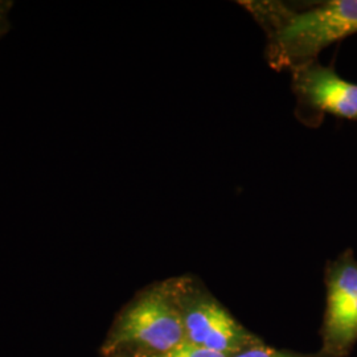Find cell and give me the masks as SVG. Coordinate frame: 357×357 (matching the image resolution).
<instances>
[{
  "mask_svg": "<svg viewBox=\"0 0 357 357\" xmlns=\"http://www.w3.org/2000/svg\"><path fill=\"white\" fill-rule=\"evenodd\" d=\"M266 35V60L289 70L318 60L321 51L357 33V0H327L293 7L283 1H240Z\"/></svg>",
  "mask_w": 357,
  "mask_h": 357,
  "instance_id": "1",
  "label": "cell"
},
{
  "mask_svg": "<svg viewBox=\"0 0 357 357\" xmlns=\"http://www.w3.org/2000/svg\"><path fill=\"white\" fill-rule=\"evenodd\" d=\"M181 282L143 294L118 321L110 348L138 345L163 355L185 340L180 303Z\"/></svg>",
  "mask_w": 357,
  "mask_h": 357,
  "instance_id": "2",
  "label": "cell"
},
{
  "mask_svg": "<svg viewBox=\"0 0 357 357\" xmlns=\"http://www.w3.org/2000/svg\"><path fill=\"white\" fill-rule=\"evenodd\" d=\"M295 115L308 128L319 126L324 115L357 121V84L339 76L332 66L312 61L291 70Z\"/></svg>",
  "mask_w": 357,
  "mask_h": 357,
  "instance_id": "3",
  "label": "cell"
},
{
  "mask_svg": "<svg viewBox=\"0 0 357 357\" xmlns=\"http://www.w3.org/2000/svg\"><path fill=\"white\" fill-rule=\"evenodd\" d=\"M181 298L187 303L183 310L187 342L230 356L255 347V339L222 307L202 294H192L187 282L181 281Z\"/></svg>",
  "mask_w": 357,
  "mask_h": 357,
  "instance_id": "4",
  "label": "cell"
},
{
  "mask_svg": "<svg viewBox=\"0 0 357 357\" xmlns=\"http://www.w3.org/2000/svg\"><path fill=\"white\" fill-rule=\"evenodd\" d=\"M326 331L328 343L337 351L357 339V261L351 252L327 271Z\"/></svg>",
  "mask_w": 357,
  "mask_h": 357,
  "instance_id": "5",
  "label": "cell"
},
{
  "mask_svg": "<svg viewBox=\"0 0 357 357\" xmlns=\"http://www.w3.org/2000/svg\"><path fill=\"white\" fill-rule=\"evenodd\" d=\"M156 357H231L227 354L216 352L212 349H208L202 345L193 344L191 342L184 340L181 344L175 347L174 349L168 351L163 355Z\"/></svg>",
  "mask_w": 357,
  "mask_h": 357,
  "instance_id": "6",
  "label": "cell"
},
{
  "mask_svg": "<svg viewBox=\"0 0 357 357\" xmlns=\"http://www.w3.org/2000/svg\"><path fill=\"white\" fill-rule=\"evenodd\" d=\"M231 357H298L290 355V354H284V352H280L271 348H266V347H261V345H255L250 347L248 349H245L243 352L234 355Z\"/></svg>",
  "mask_w": 357,
  "mask_h": 357,
  "instance_id": "7",
  "label": "cell"
},
{
  "mask_svg": "<svg viewBox=\"0 0 357 357\" xmlns=\"http://www.w3.org/2000/svg\"><path fill=\"white\" fill-rule=\"evenodd\" d=\"M3 15H4V7H3V4L0 3V20H1V17H3Z\"/></svg>",
  "mask_w": 357,
  "mask_h": 357,
  "instance_id": "8",
  "label": "cell"
}]
</instances>
